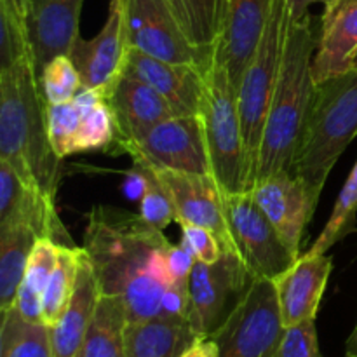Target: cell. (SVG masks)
<instances>
[{"label":"cell","mask_w":357,"mask_h":357,"mask_svg":"<svg viewBox=\"0 0 357 357\" xmlns=\"http://www.w3.org/2000/svg\"><path fill=\"white\" fill-rule=\"evenodd\" d=\"M185 33L202 51L213 56L222 23L223 0H169Z\"/></svg>","instance_id":"obj_30"},{"label":"cell","mask_w":357,"mask_h":357,"mask_svg":"<svg viewBox=\"0 0 357 357\" xmlns=\"http://www.w3.org/2000/svg\"><path fill=\"white\" fill-rule=\"evenodd\" d=\"M164 230L124 209L94 206L87 213L84 251L101 295L119 296L129 323L160 316V296L173 284L166 264L171 246Z\"/></svg>","instance_id":"obj_1"},{"label":"cell","mask_w":357,"mask_h":357,"mask_svg":"<svg viewBox=\"0 0 357 357\" xmlns=\"http://www.w3.org/2000/svg\"><path fill=\"white\" fill-rule=\"evenodd\" d=\"M117 150L128 153L132 162H143L153 169L213 174L199 115H174L157 122L121 143Z\"/></svg>","instance_id":"obj_8"},{"label":"cell","mask_w":357,"mask_h":357,"mask_svg":"<svg viewBox=\"0 0 357 357\" xmlns=\"http://www.w3.org/2000/svg\"><path fill=\"white\" fill-rule=\"evenodd\" d=\"M250 194L275 227L289 251L296 258L302 257L300 248L303 236L319 202L305 181L289 171H279L255 181Z\"/></svg>","instance_id":"obj_13"},{"label":"cell","mask_w":357,"mask_h":357,"mask_svg":"<svg viewBox=\"0 0 357 357\" xmlns=\"http://www.w3.org/2000/svg\"><path fill=\"white\" fill-rule=\"evenodd\" d=\"M333 271L330 255L305 253L274 281L284 328L316 321L328 279Z\"/></svg>","instance_id":"obj_19"},{"label":"cell","mask_w":357,"mask_h":357,"mask_svg":"<svg viewBox=\"0 0 357 357\" xmlns=\"http://www.w3.org/2000/svg\"><path fill=\"white\" fill-rule=\"evenodd\" d=\"M37 241V234L24 223L0 225V312L16 305L17 291Z\"/></svg>","instance_id":"obj_24"},{"label":"cell","mask_w":357,"mask_h":357,"mask_svg":"<svg viewBox=\"0 0 357 357\" xmlns=\"http://www.w3.org/2000/svg\"><path fill=\"white\" fill-rule=\"evenodd\" d=\"M317 38L319 20L312 14L289 23L284 59L264 126L253 183L279 171H289L316 91L312 59Z\"/></svg>","instance_id":"obj_3"},{"label":"cell","mask_w":357,"mask_h":357,"mask_svg":"<svg viewBox=\"0 0 357 357\" xmlns=\"http://www.w3.org/2000/svg\"><path fill=\"white\" fill-rule=\"evenodd\" d=\"M199 117L202 122L213 176L225 194L250 192L253 167L241 124L237 89L229 73L218 63L204 72Z\"/></svg>","instance_id":"obj_5"},{"label":"cell","mask_w":357,"mask_h":357,"mask_svg":"<svg viewBox=\"0 0 357 357\" xmlns=\"http://www.w3.org/2000/svg\"><path fill=\"white\" fill-rule=\"evenodd\" d=\"M330 0H286V6H288V13L291 21H302L309 16V7L314 6V3H326Z\"/></svg>","instance_id":"obj_42"},{"label":"cell","mask_w":357,"mask_h":357,"mask_svg":"<svg viewBox=\"0 0 357 357\" xmlns=\"http://www.w3.org/2000/svg\"><path fill=\"white\" fill-rule=\"evenodd\" d=\"M275 357H323L317 340L316 321H305L286 328Z\"/></svg>","instance_id":"obj_36"},{"label":"cell","mask_w":357,"mask_h":357,"mask_svg":"<svg viewBox=\"0 0 357 357\" xmlns=\"http://www.w3.org/2000/svg\"><path fill=\"white\" fill-rule=\"evenodd\" d=\"M251 281L250 271L236 253L225 251L215 264L195 261L188 281V323L194 333L197 337H211L243 298Z\"/></svg>","instance_id":"obj_11"},{"label":"cell","mask_w":357,"mask_h":357,"mask_svg":"<svg viewBox=\"0 0 357 357\" xmlns=\"http://www.w3.org/2000/svg\"><path fill=\"white\" fill-rule=\"evenodd\" d=\"M101 298L100 282L84 248H80L79 274H77L75 291L61 319L51 330L52 356L75 357L89 331L91 323L96 314L98 302Z\"/></svg>","instance_id":"obj_22"},{"label":"cell","mask_w":357,"mask_h":357,"mask_svg":"<svg viewBox=\"0 0 357 357\" xmlns=\"http://www.w3.org/2000/svg\"><path fill=\"white\" fill-rule=\"evenodd\" d=\"M166 264L173 282L190 281V274L192 271H194L195 258L192 257V253L187 248L181 246V244H178V246L171 244L166 251Z\"/></svg>","instance_id":"obj_39"},{"label":"cell","mask_w":357,"mask_h":357,"mask_svg":"<svg viewBox=\"0 0 357 357\" xmlns=\"http://www.w3.org/2000/svg\"><path fill=\"white\" fill-rule=\"evenodd\" d=\"M124 194L132 201H142L143 192H145V169L139 164H135L132 169L126 174L124 180Z\"/></svg>","instance_id":"obj_40"},{"label":"cell","mask_w":357,"mask_h":357,"mask_svg":"<svg viewBox=\"0 0 357 357\" xmlns=\"http://www.w3.org/2000/svg\"><path fill=\"white\" fill-rule=\"evenodd\" d=\"M30 56L33 58L26 23L9 0H0V70L13 68Z\"/></svg>","instance_id":"obj_32"},{"label":"cell","mask_w":357,"mask_h":357,"mask_svg":"<svg viewBox=\"0 0 357 357\" xmlns=\"http://www.w3.org/2000/svg\"><path fill=\"white\" fill-rule=\"evenodd\" d=\"M357 218V160L345 181L344 188L340 190L337 202L333 206L330 218H328L326 227L316 243L310 246L307 253L310 255H326L331 248L342 239L349 236L354 230Z\"/></svg>","instance_id":"obj_31"},{"label":"cell","mask_w":357,"mask_h":357,"mask_svg":"<svg viewBox=\"0 0 357 357\" xmlns=\"http://www.w3.org/2000/svg\"><path fill=\"white\" fill-rule=\"evenodd\" d=\"M284 330L274 281L253 279L211 338L218 357H275Z\"/></svg>","instance_id":"obj_7"},{"label":"cell","mask_w":357,"mask_h":357,"mask_svg":"<svg viewBox=\"0 0 357 357\" xmlns=\"http://www.w3.org/2000/svg\"><path fill=\"white\" fill-rule=\"evenodd\" d=\"M79 257L80 248L59 246L58 260L42 300V323L45 326H54L72 300L79 274Z\"/></svg>","instance_id":"obj_29"},{"label":"cell","mask_w":357,"mask_h":357,"mask_svg":"<svg viewBox=\"0 0 357 357\" xmlns=\"http://www.w3.org/2000/svg\"><path fill=\"white\" fill-rule=\"evenodd\" d=\"M24 223L38 239H51L59 246H73L54 206V195L28 185L0 159V225Z\"/></svg>","instance_id":"obj_16"},{"label":"cell","mask_w":357,"mask_h":357,"mask_svg":"<svg viewBox=\"0 0 357 357\" xmlns=\"http://www.w3.org/2000/svg\"><path fill=\"white\" fill-rule=\"evenodd\" d=\"M345 354H351L357 357V323L354 326V331L351 333L347 340V347H345Z\"/></svg>","instance_id":"obj_44"},{"label":"cell","mask_w":357,"mask_h":357,"mask_svg":"<svg viewBox=\"0 0 357 357\" xmlns=\"http://www.w3.org/2000/svg\"><path fill=\"white\" fill-rule=\"evenodd\" d=\"M225 206L236 253L251 278L275 281L298 260L250 192L225 194Z\"/></svg>","instance_id":"obj_10"},{"label":"cell","mask_w":357,"mask_h":357,"mask_svg":"<svg viewBox=\"0 0 357 357\" xmlns=\"http://www.w3.org/2000/svg\"><path fill=\"white\" fill-rule=\"evenodd\" d=\"M180 229L181 246H185L190 251L195 261L215 264L225 253L218 236L209 229H206V227L192 225V223H180Z\"/></svg>","instance_id":"obj_37"},{"label":"cell","mask_w":357,"mask_h":357,"mask_svg":"<svg viewBox=\"0 0 357 357\" xmlns=\"http://www.w3.org/2000/svg\"><path fill=\"white\" fill-rule=\"evenodd\" d=\"M357 136V72L316 84L289 173L317 199L342 153Z\"/></svg>","instance_id":"obj_4"},{"label":"cell","mask_w":357,"mask_h":357,"mask_svg":"<svg viewBox=\"0 0 357 357\" xmlns=\"http://www.w3.org/2000/svg\"><path fill=\"white\" fill-rule=\"evenodd\" d=\"M80 115H82V105L77 96L66 103L49 105V138H51V145L59 159L73 155V145H75V136L79 131Z\"/></svg>","instance_id":"obj_34"},{"label":"cell","mask_w":357,"mask_h":357,"mask_svg":"<svg viewBox=\"0 0 357 357\" xmlns=\"http://www.w3.org/2000/svg\"><path fill=\"white\" fill-rule=\"evenodd\" d=\"M274 2L275 0H223L213 63H218L227 70L236 89L255 49L260 44Z\"/></svg>","instance_id":"obj_15"},{"label":"cell","mask_w":357,"mask_h":357,"mask_svg":"<svg viewBox=\"0 0 357 357\" xmlns=\"http://www.w3.org/2000/svg\"><path fill=\"white\" fill-rule=\"evenodd\" d=\"M10 6L16 9V13L20 14L21 17L24 20V23H26V14H28V0H9Z\"/></svg>","instance_id":"obj_43"},{"label":"cell","mask_w":357,"mask_h":357,"mask_svg":"<svg viewBox=\"0 0 357 357\" xmlns=\"http://www.w3.org/2000/svg\"><path fill=\"white\" fill-rule=\"evenodd\" d=\"M82 105L79 131L75 136L73 153L98 152L108 150L115 145L117 131H115V119L110 103L103 96L82 87L77 94Z\"/></svg>","instance_id":"obj_27"},{"label":"cell","mask_w":357,"mask_h":357,"mask_svg":"<svg viewBox=\"0 0 357 357\" xmlns=\"http://www.w3.org/2000/svg\"><path fill=\"white\" fill-rule=\"evenodd\" d=\"M58 250L59 244L51 239H38L35 243L14 305L24 319L42 323V300L58 260Z\"/></svg>","instance_id":"obj_26"},{"label":"cell","mask_w":357,"mask_h":357,"mask_svg":"<svg viewBox=\"0 0 357 357\" xmlns=\"http://www.w3.org/2000/svg\"><path fill=\"white\" fill-rule=\"evenodd\" d=\"M124 14L131 49L201 70L213 65V56L185 33L169 0H124Z\"/></svg>","instance_id":"obj_9"},{"label":"cell","mask_w":357,"mask_h":357,"mask_svg":"<svg viewBox=\"0 0 357 357\" xmlns=\"http://www.w3.org/2000/svg\"><path fill=\"white\" fill-rule=\"evenodd\" d=\"M197 335L187 319L152 317L126 326V357H178Z\"/></svg>","instance_id":"obj_23"},{"label":"cell","mask_w":357,"mask_h":357,"mask_svg":"<svg viewBox=\"0 0 357 357\" xmlns=\"http://www.w3.org/2000/svg\"><path fill=\"white\" fill-rule=\"evenodd\" d=\"M128 323L122 300L101 295L93 323L75 357H126Z\"/></svg>","instance_id":"obj_25"},{"label":"cell","mask_w":357,"mask_h":357,"mask_svg":"<svg viewBox=\"0 0 357 357\" xmlns=\"http://www.w3.org/2000/svg\"><path fill=\"white\" fill-rule=\"evenodd\" d=\"M84 0H28L26 28L37 77L52 58L70 54L79 33Z\"/></svg>","instance_id":"obj_18"},{"label":"cell","mask_w":357,"mask_h":357,"mask_svg":"<svg viewBox=\"0 0 357 357\" xmlns=\"http://www.w3.org/2000/svg\"><path fill=\"white\" fill-rule=\"evenodd\" d=\"M357 72V0H330L319 17L312 59L316 84Z\"/></svg>","instance_id":"obj_17"},{"label":"cell","mask_w":357,"mask_h":357,"mask_svg":"<svg viewBox=\"0 0 357 357\" xmlns=\"http://www.w3.org/2000/svg\"><path fill=\"white\" fill-rule=\"evenodd\" d=\"M129 51L124 0H110L107 21L100 33L91 40L77 38L68 56L79 72L82 87L96 91L108 100L124 77Z\"/></svg>","instance_id":"obj_12"},{"label":"cell","mask_w":357,"mask_h":357,"mask_svg":"<svg viewBox=\"0 0 357 357\" xmlns=\"http://www.w3.org/2000/svg\"><path fill=\"white\" fill-rule=\"evenodd\" d=\"M153 171L173 199L176 222L206 227L218 236L223 251L236 253L227 218L225 192L222 190L216 178L213 174L181 173L171 169Z\"/></svg>","instance_id":"obj_14"},{"label":"cell","mask_w":357,"mask_h":357,"mask_svg":"<svg viewBox=\"0 0 357 357\" xmlns=\"http://www.w3.org/2000/svg\"><path fill=\"white\" fill-rule=\"evenodd\" d=\"M178 357H218V344L211 337H197Z\"/></svg>","instance_id":"obj_41"},{"label":"cell","mask_w":357,"mask_h":357,"mask_svg":"<svg viewBox=\"0 0 357 357\" xmlns=\"http://www.w3.org/2000/svg\"><path fill=\"white\" fill-rule=\"evenodd\" d=\"M47 108L31 56L0 70V159L56 197L61 159L49 138Z\"/></svg>","instance_id":"obj_2"},{"label":"cell","mask_w":357,"mask_h":357,"mask_svg":"<svg viewBox=\"0 0 357 357\" xmlns=\"http://www.w3.org/2000/svg\"><path fill=\"white\" fill-rule=\"evenodd\" d=\"M204 72L197 66L164 61L131 49L124 77L152 86L181 115H199L204 94Z\"/></svg>","instance_id":"obj_20"},{"label":"cell","mask_w":357,"mask_h":357,"mask_svg":"<svg viewBox=\"0 0 357 357\" xmlns=\"http://www.w3.org/2000/svg\"><path fill=\"white\" fill-rule=\"evenodd\" d=\"M345 357H356V356H351V354H345Z\"/></svg>","instance_id":"obj_45"},{"label":"cell","mask_w":357,"mask_h":357,"mask_svg":"<svg viewBox=\"0 0 357 357\" xmlns=\"http://www.w3.org/2000/svg\"><path fill=\"white\" fill-rule=\"evenodd\" d=\"M0 357H54L51 330L44 323L24 319L16 307L2 312Z\"/></svg>","instance_id":"obj_28"},{"label":"cell","mask_w":357,"mask_h":357,"mask_svg":"<svg viewBox=\"0 0 357 357\" xmlns=\"http://www.w3.org/2000/svg\"><path fill=\"white\" fill-rule=\"evenodd\" d=\"M190 310L188 282H173L160 296V317L167 319H187Z\"/></svg>","instance_id":"obj_38"},{"label":"cell","mask_w":357,"mask_h":357,"mask_svg":"<svg viewBox=\"0 0 357 357\" xmlns=\"http://www.w3.org/2000/svg\"><path fill=\"white\" fill-rule=\"evenodd\" d=\"M115 119V149L121 143L135 138L138 132L160 121L181 115L166 98L152 86L132 77H122L108 98Z\"/></svg>","instance_id":"obj_21"},{"label":"cell","mask_w":357,"mask_h":357,"mask_svg":"<svg viewBox=\"0 0 357 357\" xmlns=\"http://www.w3.org/2000/svg\"><path fill=\"white\" fill-rule=\"evenodd\" d=\"M42 91L49 105L66 103L82 89V80L68 54L52 58L38 75Z\"/></svg>","instance_id":"obj_33"},{"label":"cell","mask_w":357,"mask_h":357,"mask_svg":"<svg viewBox=\"0 0 357 357\" xmlns=\"http://www.w3.org/2000/svg\"><path fill=\"white\" fill-rule=\"evenodd\" d=\"M289 23H291V17H289L286 0H275L260 44L255 49V54L251 56L237 86V105H239L241 124H243L244 139H246L248 153H250L251 167H253V176L258 152H260L264 126L267 121L275 86H278L282 59H284Z\"/></svg>","instance_id":"obj_6"},{"label":"cell","mask_w":357,"mask_h":357,"mask_svg":"<svg viewBox=\"0 0 357 357\" xmlns=\"http://www.w3.org/2000/svg\"><path fill=\"white\" fill-rule=\"evenodd\" d=\"M132 164H139L145 169V192L139 201V216L149 225L164 230L167 225L176 222V209H174L173 199L152 167L143 162Z\"/></svg>","instance_id":"obj_35"}]
</instances>
